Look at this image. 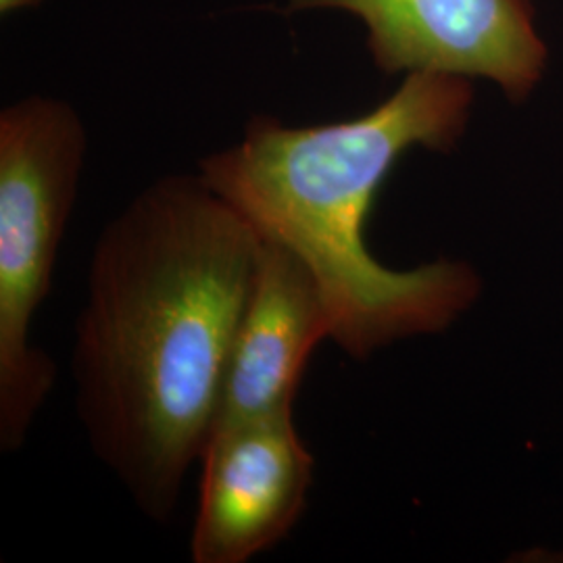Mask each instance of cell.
<instances>
[{"mask_svg": "<svg viewBox=\"0 0 563 563\" xmlns=\"http://www.w3.org/2000/svg\"><path fill=\"white\" fill-rule=\"evenodd\" d=\"M195 563H246L284 541L313 486L295 411L216 428L202 449Z\"/></svg>", "mask_w": 563, "mask_h": 563, "instance_id": "obj_5", "label": "cell"}, {"mask_svg": "<svg viewBox=\"0 0 563 563\" xmlns=\"http://www.w3.org/2000/svg\"><path fill=\"white\" fill-rule=\"evenodd\" d=\"M472 80L416 71L369 113L318 125L269 115L241 141L199 163L202 181L260 239L280 242L320 284L330 341L353 360L390 342L443 332L476 301L481 282L465 263L390 269L365 244V223L386 176L416 146L451 151L465 132Z\"/></svg>", "mask_w": 563, "mask_h": 563, "instance_id": "obj_2", "label": "cell"}, {"mask_svg": "<svg viewBox=\"0 0 563 563\" xmlns=\"http://www.w3.org/2000/svg\"><path fill=\"white\" fill-rule=\"evenodd\" d=\"M330 332L328 305L309 267L280 242L262 239L213 430L295 411L307 362L320 342L330 341Z\"/></svg>", "mask_w": 563, "mask_h": 563, "instance_id": "obj_6", "label": "cell"}, {"mask_svg": "<svg viewBox=\"0 0 563 563\" xmlns=\"http://www.w3.org/2000/svg\"><path fill=\"white\" fill-rule=\"evenodd\" d=\"M288 11L360 20L384 74L434 71L493 81L522 102L549 65L537 0H288Z\"/></svg>", "mask_w": 563, "mask_h": 563, "instance_id": "obj_4", "label": "cell"}, {"mask_svg": "<svg viewBox=\"0 0 563 563\" xmlns=\"http://www.w3.org/2000/svg\"><path fill=\"white\" fill-rule=\"evenodd\" d=\"M88 136L78 111L27 97L0 113V451L27 443L55 388V362L32 344L78 201Z\"/></svg>", "mask_w": 563, "mask_h": 563, "instance_id": "obj_3", "label": "cell"}, {"mask_svg": "<svg viewBox=\"0 0 563 563\" xmlns=\"http://www.w3.org/2000/svg\"><path fill=\"white\" fill-rule=\"evenodd\" d=\"M41 2H44V0H0V13H2V15H11V13H15V11L38 7Z\"/></svg>", "mask_w": 563, "mask_h": 563, "instance_id": "obj_7", "label": "cell"}, {"mask_svg": "<svg viewBox=\"0 0 563 563\" xmlns=\"http://www.w3.org/2000/svg\"><path fill=\"white\" fill-rule=\"evenodd\" d=\"M262 239L199 174L146 186L102 228L71 378L92 453L153 522L201 460Z\"/></svg>", "mask_w": 563, "mask_h": 563, "instance_id": "obj_1", "label": "cell"}]
</instances>
